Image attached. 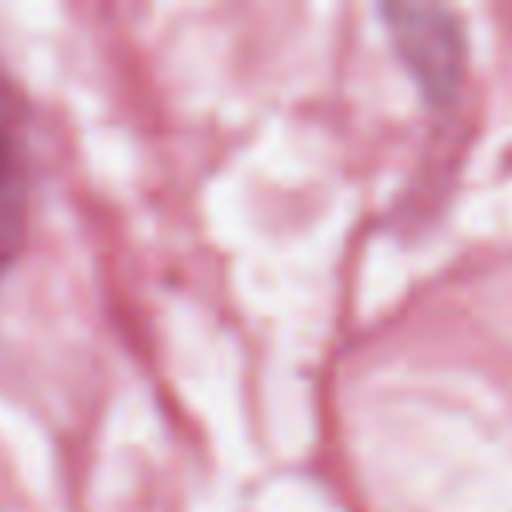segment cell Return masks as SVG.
Returning a JSON list of instances; mask_svg holds the SVG:
<instances>
[{"label":"cell","instance_id":"obj_1","mask_svg":"<svg viewBox=\"0 0 512 512\" xmlns=\"http://www.w3.org/2000/svg\"><path fill=\"white\" fill-rule=\"evenodd\" d=\"M392 44L432 104L452 100L464 76V32L456 12L440 4H384Z\"/></svg>","mask_w":512,"mask_h":512},{"label":"cell","instance_id":"obj_2","mask_svg":"<svg viewBox=\"0 0 512 512\" xmlns=\"http://www.w3.org/2000/svg\"><path fill=\"white\" fill-rule=\"evenodd\" d=\"M28 232V184L24 160L8 128H0V272L16 260Z\"/></svg>","mask_w":512,"mask_h":512}]
</instances>
